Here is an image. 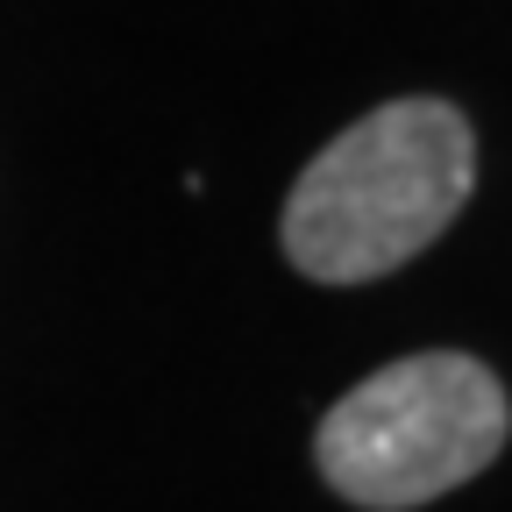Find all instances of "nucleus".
Returning a JSON list of instances; mask_svg holds the SVG:
<instances>
[{"label":"nucleus","instance_id":"2","mask_svg":"<svg viewBox=\"0 0 512 512\" xmlns=\"http://www.w3.org/2000/svg\"><path fill=\"white\" fill-rule=\"evenodd\" d=\"M512 434L505 384L463 349H420L370 370L313 427V463L363 512H413L498 463Z\"/></svg>","mask_w":512,"mask_h":512},{"label":"nucleus","instance_id":"1","mask_svg":"<svg viewBox=\"0 0 512 512\" xmlns=\"http://www.w3.org/2000/svg\"><path fill=\"white\" fill-rule=\"evenodd\" d=\"M477 185L470 114L448 100H384L320 150L285 200V256L313 285L392 278L448 235Z\"/></svg>","mask_w":512,"mask_h":512}]
</instances>
